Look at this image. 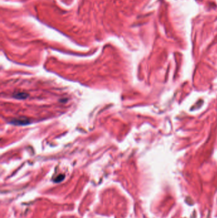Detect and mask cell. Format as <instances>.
<instances>
[{"mask_svg": "<svg viewBox=\"0 0 217 218\" xmlns=\"http://www.w3.org/2000/svg\"><path fill=\"white\" fill-rule=\"evenodd\" d=\"M28 96V94L23 92H19V93H15L14 94V97L17 99H26Z\"/></svg>", "mask_w": 217, "mask_h": 218, "instance_id": "obj_1", "label": "cell"}, {"mask_svg": "<svg viewBox=\"0 0 217 218\" xmlns=\"http://www.w3.org/2000/svg\"><path fill=\"white\" fill-rule=\"evenodd\" d=\"M12 123L16 125H23V124H27L30 122H29L27 119H15L12 121Z\"/></svg>", "mask_w": 217, "mask_h": 218, "instance_id": "obj_2", "label": "cell"}]
</instances>
